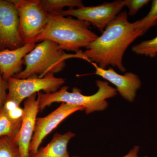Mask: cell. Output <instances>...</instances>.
<instances>
[{"mask_svg":"<svg viewBox=\"0 0 157 157\" xmlns=\"http://www.w3.org/2000/svg\"><path fill=\"white\" fill-rule=\"evenodd\" d=\"M126 11H122L111 21L102 35L93 41L83 52L91 63L106 69L109 66L121 72L126 70L123 63L124 53L129 45L144 33L128 21Z\"/></svg>","mask_w":157,"mask_h":157,"instance_id":"cell-1","label":"cell"},{"mask_svg":"<svg viewBox=\"0 0 157 157\" xmlns=\"http://www.w3.org/2000/svg\"><path fill=\"white\" fill-rule=\"evenodd\" d=\"M90 25L70 16L49 14L46 28L35 42L50 40L57 43L62 50L77 53L82 48H87L98 37L90 29Z\"/></svg>","mask_w":157,"mask_h":157,"instance_id":"cell-2","label":"cell"},{"mask_svg":"<svg viewBox=\"0 0 157 157\" xmlns=\"http://www.w3.org/2000/svg\"><path fill=\"white\" fill-rule=\"evenodd\" d=\"M73 58L82 59L90 63L82 50L75 54H67L56 42L44 40L36 45L26 56L24 59L25 68L14 77L20 79L42 78L48 74L59 73L66 67V61Z\"/></svg>","mask_w":157,"mask_h":157,"instance_id":"cell-3","label":"cell"},{"mask_svg":"<svg viewBox=\"0 0 157 157\" xmlns=\"http://www.w3.org/2000/svg\"><path fill=\"white\" fill-rule=\"evenodd\" d=\"M96 84L98 88V92L90 96L82 94L81 90L76 87L73 89L72 92H70L68 91L67 86H62L55 93H38L37 99L39 110L42 111L53 103L62 102L83 107L86 114L96 111H103L108 106L106 99L116 96L117 90L109 86L107 81L98 80Z\"/></svg>","mask_w":157,"mask_h":157,"instance_id":"cell-4","label":"cell"},{"mask_svg":"<svg viewBox=\"0 0 157 157\" xmlns=\"http://www.w3.org/2000/svg\"><path fill=\"white\" fill-rule=\"evenodd\" d=\"M11 1L18 11L20 32L25 44L35 43L46 28L49 14L42 8L40 0Z\"/></svg>","mask_w":157,"mask_h":157,"instance_id":"cell-5","label":"cell"},{"mask_svg":"<svg viewBox=\"0 0 157 157\" xmlns=\"http://www.w3.org/2000/svg\"><path fill=\"white\" fill-rule=\"evenodd\" d=\"M7 99L20 105L23 101L35 94L43 91L45 94L56 92L65 83L64 78L50 74L42 78L32 77L20 79L11 77L7 81Z\"/></svg>","mask_w":157,"mask_h":157,"instance_id":"cell-6","label":"cell"},{"mask_svg":"<svg viewBox=\"0 0 157 157\" xmlns=\"http://www.w3.org/2000/svg\"><path fill=\"white\" fill-rule=\"evenodd\" d=\"M124 6V0H117L99 6H84L81 8L64 10L61 14L87 21L103 33L106 27L120 13Z\"/></svg>","mask_w":157,"mask_h":157,"instance_id":"cell-7","label":"cell"},{"mask_svg":"<svg viewBox=\"0 0 157 157\" xmlns=\"http://www.w3.org/2000/svg\"><path fill=\"white\" fill-rule=\"evenodd\" d=\"M25 45L20 32L17 8L11 0H0V51Z\"/></svg>","mask_w":157,"mask_h":157,"instance_id":"cell-8","label":"cell"},{"mask_svg":"<svg viewBox=\"0 0 157 157\" xmlns=\"http://www.w3.org/2000/svg\"><path fill=\"white\" fill-rule=\"evenodd\" d=\"M79 110H84V108L81 106L62 103L58 108L45 117L37 118L30 145V154L38 151L44 138L63 121Z\"/></svg>","mask_w":157,"mask_h":157,"instance_id":"cell-9","label":"cell"},{"mask_svg":"<svg viewBox=\"0 0 157 157\" xmlns=\"http://www.w3.org/2000/svg\"><path fill=\"white\" fill-rule=\"evenodd\" d=\"M38 94H35L25 100L24 115L21 128L14 140L19 147L21 157H29V147L33 135L37 116L39 111Z\"/></svg>","mask_w":157,"mask_h":157,"instance_id":"cell-10","label":"cell"},{"mask_svg":"<svg viewBox=\"0 0 157 157\" xmlns=\"http://www.w3.org/2000/svg\"><path fill=\"white\" fill-rule=\"evenodd\" d=\"M91 63L95 68V75L101 76L116 86L117 90L121 97L129 101L135 100L137 91L141 87V82L139 76L132 72L121 75L112 68L104 69L100 68L94 63Z\"/></svg>","mask_w":157,"mask_h":157,"instance_id":"cell-11","label":"cell"},{"mask_svg":"<svg viewBox=\"0 0 157 157\" xmlns=\"http://www.w3.org/2000/svg\"><path fill=\"white\" fill-rule=\"evenodd\" d=\"M36 45V43L32 42L16 49L0 51V72L5 81L22 71L25 57Z\"/></svg>","mask_w":157,"mask_h":157,"instance_id":"cell-12","label":"cell"},{"mask_svg":"<svg viewBox=\"0 0 157 157\" xmlns=\"http://www.w3.org/2000/svg\"><path fill=\"white\" fill-rule=\"evenodd\" d=\"M75 135L71 132L63 135L56 133L46 146L39 149L35 153L31 154L29 157H70L67 151L68 144Z\"/></svg>","mask_w":157,"mask_h":157,"instance_id":"cell-13","label":"cell"},{"mask_svg":"<svg viewBox=\"0 0 157 157\" xmlns=\"http://www.w3.org/2000/svg\"><path fill=\"white\" fill-rule=\"evenodd\" d=\"M43 9L48 14L58 15L64 11V8L69 9H78L84 7L81 0H40Z\"/></svg>","mask_w":157,"mask_h":157,"instance_id":"cell-14","label":"cell"},{"mask_svg":"<svg viewBox=\"0 0 157 157\" xmlns=\"http://www.w3.org/2000/svg\"><path fill=\"white\" fill-rule=\"evenodd\" d=\"M21 124L11 120L2 108L0 110V137L6 136L14 139L19 133Z\"/></svg>","mask_w":157,"mask_h":157,"instance_id":"cell-15","label":"cell"},{"mask_svg":"<svg viewBox=\"0 0 157 157\" xmlns=\"http://www.w3.org/2000/svg\"><path fill=\"white\" fill-rule=\"evenodd\" d=\"M135 28L142 32L144 34L149 29L157 24V0H154L148 14L142 19L134 22Z\"/></svg>","mask_w":157,"mask_h":157,"instance_id":"cell-16","label":"cell"},{"mask_svg":"<svg viewBox=\"0 0 157 157\" xmlns=\"http://www.w3.org/2000/svg\"><path fill=\"white\" fill-rule=\"evenodd\" d=\"M133 52L137 55H144L153 58L157 55V36L151 40L142 41L133 46Z\"/></svg>","mask_w":157,"mask_h":157,"instance_id":"cell-17","label":"cell"},{"mask_svg":"<svg viewBox=\"0 0 157 157\" xmlns=\"http://www.w3.org/2000/svg\"><path fill=\"white\" fill-rule=\"evenodd\" d=\"M0 157H21L13 139L6 136L0 137Z\"/></svg>","mask_w":157,"mask_h":157,"instance_id":"cell-18","label":"cell"},{"mask_svg":"<svg viewBox=\"0 0 157 157\" xmlns=\"http://www.w3.org/2000/svg\"><path fill=\"white\" fill-rule=\"evenodd\" d=\"M149 2V0H124V6L129 9L128 14L134 16L140 9Z\"/></svg>","mask_w":157,"mask_h":157,"instance_id":"cell-19","label":"cell"},{"mask_svg":"<svg viewBox=\"0 0 157 157\" xmlns=\"http://www.w3.org/2000/svg\"><path fill=\"white\" fill-rule=\"evenodd\" d=\"M7 90V82L4 80L0 72V110L2 109L3 106L7 100L8 96Z\"/></svg>","mask_w":157,"mask_h":157,"instance_id":"cell-20","label":"cell"},{"mask_svg":"<svg viewBox=\"0 0 157 157\" xmlns=\"http://www.w3.org/2000/svg\"><path fill=\"white\" fill-rule=\"evenodd\" d=\"M5 112L11 120L16 122H22L24 115V110L20 106L8 112Z\"/></svg>","mask_w":157,"mask_h":157,"instance_id":"cell-21","label":"cell"},{"mask_svg":"<svg viewBox=\"0 0 157 157\" xmlns=\"http://www.w3.org/2000/svg\"><path fill=\"white\" fill-rule=\"evenodd\" d=\"M139 151V147L138 146H135L134 147V148L132 149L129 152L128 154L123 157H148L147 156L143 157H139L138 155V152ZM72 157H78L77 156H74Z\"/></svg>","mask_w":157,"mask_h":157,"instance_id":"cell-22","label":"cell"}]
</instances>
